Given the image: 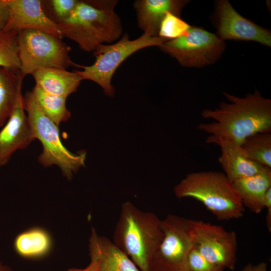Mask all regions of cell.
I'll return each instance as SVG.
<instances>
[{"mask_svg": "<svg viewBox=\"0 0 271 271\" xmlns=\"http://www.w3.org/2000/svg\"><path fill=\"white\" fill-rule=\"evenodd\" d=\"M0 271H13L12 269L0 261Z\"/></svg>", "mask_w": 271, "mask_h": 271, "instance_id": "obj_31", "label": "cell"}, {"mask_svg": "<svg viewBox=\"0 0 271 271\" xmlns=\"http://www.w3.org/2000/svg\"><path fill=\"white\" fill-rule=\"evenodd\" d=\"M174 192L178 198L199 201L220 221L240 218L245 211L232 182L222 172L189 173L175 187Z\"/></svg>", "mask_w": 271, "mask_h": 271, "instance_id": "obj_4", "label": "cell"}, {"mask_svg": "<svg viewBox=\"0 0 271 271\" xmlns=\"http://www.w3.org/2000/svg\"><path fill=\"white\" fill-rule=\"evenodd\" d=\"M188 265L190 271H224L225 269L204 258L194 246L189 254Z\"/></svg>", "mask_w": 271, "mask_h": 271, "instance_id": "obj_25", "label": "cell"}, {"mask_svg": "<svg viewBox=\"0 0 271 271\" xmlns=\"http://www.w3.org/2000/svg\"><path fill=\"white\" fill-rule=\"evenodd\" d=\"M241 271H267V264L264 262L257 264L248 263Z\"/></svg>", "mask_w": 271, "mask_h": 271, "instance_id": "obj_29", "label": "cell"}, {"mask_svg": "<svg viewBox=\"0 0 271 271\" xmlns=\"http://www.w3.org/2000/svg\"><path fill=\"white\" fill-rule=\"evenodd\" d=\"M20 71L25 77L38 69L70 67L80 68L70 58L71 48L61 39L39 30L25 29L18 32Z\"/></svg>", "mask_w": 271, "mask_h": 271, "instance_id": "obj_7", "label": "cell"}, {"mask_svg": "<svg viewBox=\"0 0 271 271\" xmlns=\"http://www.w3.org/2000/svg\"><path fill=\"white\" fill-rule=\"evenodd\" d=\"M78 0H51L48 3L57 24L67 19L76 8Z\"/></svg>", "mask_w": 271, "mask_h": 271, "instance_id": "obj_26", "label": "cell"}, {"mask_svg": "<svg viewBox=\"0 0 271 271\" xmlns=\"http://www.w3.org/2000/svg\"><path fill=\"white\" fill-rule=\"evenodd\" d=\"M24 77L20 70L0 67V127L13 112Z\"/></svg>", "mask_w": 271, "mask_h": 271, "instance_id": "obj_20", "label": "cell"}, {"mask_svg": "<svg viewBox=\"0 0 271 271\" xmlns=\"http://www.w3.org/2000/svg\"><path fill=\"white\" fill-rule=\"evenodd\" d=\"M214 23L217 36L223 41H252L271 46L270 32L243 17L227 0L216 2Z\"/></svg>", "mask_w": 271, "mask_h": 271, "instance_id": "obj_11", "label": "cell"}, {"mask_svg": "<svg viewBox=\"0 0 271 271\" xmlns=\"http://www.w3.org/2000/svg\"><path fill=\"white\" fill-rule=\"evenodd\" d=\"M169 40L160 37H151L144 34L130 40L125 33L116 43L99 45L93 52L94 62L89 66H80L82 70H74L82 80H89L98 84L106 96L113 97L115 89L111 80L120 64L134 53L145 48L162 45Z\"/></svg>", "mask_w": 271, "mask_h": 271, "instance_id": "obj_6", "label": "cell"}, {"mask_svg": "<svg viewBox=\"0 0 271 271\" xmlns=\"http://www.w3.org/2000/svg\"><path fill=\"white\" fill-rule=\"evenodd\" d=\"M163 239L151 265V271H190L189 254L194 246L188 219L168 214L161 220Z\"/></svg>", "mask_w": 271, "mask_h": 271, "instance_id": "obj_9", "label": "cell"}, {"mask_svg": "<svg viewBox=\"0 0 271 271\" xmlns=\"http://www.w3.org/2000/svg\"><path fill=\"white\" fill-rule=\"evenodd\" d=\"M206 143L216 144L220 147L221 155L218 160L224 174L232 182L253 176L264 166L249 158L240 146L220 137L210 135Z\"/></svg>", "mask_w": 271, "mask_h": 271, "instance_id": "obj_14", "label": "cell"}, {"mask_svg": "<svg viewBox=\"0 0 271 271\" xmlns=\"http://www.w3.org/2000/svg\"><path fill=\"white\" fill-rule=\"evenodd\" d=\"M195 248L206 259L223 268L235 269L237 240L234 231L201 220L188 219Z\"/></svg>", "mask_w": 271, "mask_h": 271, "instance_id": "obj_10", "label": "cell"}, {"mask_svg": "<svg viewBox=\"0 0 271 271\" xmlns=\"http://www.w3.org/2000/svg\"><path fill=\"white\" fill-rule=\"evenodd\" d=\"M10 17V10L7 0H0V32L3 31Z\"/></svg>", "mask_w": 271, "mask_h": 271, "instance_id": "obj_27", "label": "cell"}, {"mask_svg": "<svg viewBox=\"0 0 271 271\" xmlns=\"http://www.w3.org/2000/svg\"><path fill=\"white\" fill-rule=\"evenodd\" d=\"M116 0L79 1L70 16L57 23L62 36L75 42L83 51L93 52L99 45L110 44L122 33L115 12Z\"/></svg>", "mask_w": 271, "mask_h": 271, "instance_id": "obj_2", "label": "cell"}, {"mask_svg": "<svg viewBox=\"0 0 271 271\" xmlns=\"http://www.w3.org/2000/svg\"><path fill=\"white\" fill-rule=\"evenodd\" d=\"M18 32H0V67L20 70Z\"/></svg>", "mask_w": 271, "mask_h": 271, "instance_id": "obj_23", "label": "cell"}, {"mask_svg": "<svg viewBox=\"0 0 271 271\" xmlns=\"http://www.w3.org/2000/svg\"><path fill=\"white\" fill-rule=\"evenodd\" d=\"M242 148L251 159L261 165L271 168V134L257 133L247 138Z\"/></svg>", "mask_w": 271, "mask_h": 271, "instance_id": "obj_22", "label": "cell"}, {"mask_svg": "<svg viewBox=\"0 0 271 271\" xmlns=\"http://www.w3.org/2000/svg\"><path fill=\"white\" fill-rule=\"evenodd\" d=\"M244 208L255 214L264 208V197L271 187V169L263 166L256 174L232 182Z\"/></svg>", "mask_w": 271, "mask_h": 271, "instance_id": "obj_17", "label": "cell"}, {"mask_svg": "<svg viewBox=\"0 0 271 271\" xmlns=\"http://www.w3.org/2000/svg\"><path fill=\"white\" fill-rule=\"evenodd\" d=\"M190 27L180 17L168 13L161 22L158 36L169 40L175 39L185 34Z\"/></svg>", "mask_w": 271, "mask_h": 271, "instance_id": "obj_24", "label": "cell"}, {"mask_svg": "<svg viewBox=\"0 0 271 271\" xmlns=\"http://www.w3.org/2000/svg\"><path fill=\"white\" fill-rule=\"evenodd\" d=\"M66 271H99L98 262L96 259L90 258L89 264L85 268H71Z\"/></svg>", "mask_w": 271, "mask_h": 271, "instance_id": "obj_30", "label": "cell"}, {"mask_svg": "<svg viewBox=\"0 0 271 271\" xmlns=\"http://www.w3.org/2000/svg\"><path fill=\"white\" fill-rule=\"evenodd\" d=\"M52 245L49 233L40 227L32 228L21 233L14 241L16 251L27 258H38L46 255Z\"/></svg>", "mask_w": 271, "mask_h": 271, "instance_id": "obj_19", "label": "cell"}, {"mask_svg": "<svg viewBox=\"0 0 271 271\" xmlns=\"http://www.w3.org/2000/svg\"><path fill=\"white\" fill-rule=\"evenodd\" d=\"M23 101L35 138L42 145L39 163L46 167L58 166L63 175L70 180L73 173L84 166L86 152L74 154L66 148L61 141L58 126L42 111L32 91L26 93Z\"/></svg>", "mask_w": 271, "mask_h": 271, "instance_id": "obj_5", "label": "cell"}, {"mask_svg": "<svg viewBox=\"0 0 271 271\" xmlns=\"http://www.w3.org/2000/svg\"><path fill=\"white\" fill-rule=\"evenodd\" d=\"M161 222L155 213L143 211L130 201L121 205L113 242L140 271H151L152 260L163 237Z\"/></svg>", "mask_w": 271, "mask_h": 271, "instance_id": "obj_3", "label": "cell"}, {"mask_svg": "<svg viewBox=\"0 0 271 271\" xmlns=\"http://www.w3.org/2000/svg\"><path fill=\"white\" fill-rule=\"evenodd\" d=\"M89 241L90 257L98 261L99 271H140L113 241L99 235L94 228Z\"/></svg>", "mask_w": 271, "mask_h": 271, "instance_id": "obj_16", "label": "cell"}, {"mask_svg": "<svg viewBox=\"0 0 271 271\" xmlns=\"http://www.w3.org/2000/svg\"><path fill=\"white\" fill-rule=\"evenodd\" d=\"M159 47L183 66L202 67L215 62L224 52L225 44L217 35L191 26L185 34Z\"/></svg>", "mask_w": 271, "mask_h": 271, "instance_id": "obj_8", "label": "cell"}, {"mask_svg": "<svg viewBox=\"0 0 271 271\" xmlns=\"http://www.w3.org/2000/svg\"><path fill=\"white\" fill-rule=\"evenodd\" d=\"M10 17L3 31L18 32L25 29L39 30L60 39L58 24L46 14L39 0H7Z\"/></svg>", "mask_w": 271, "mask_h": 271, "instance_id": "obj_12", "label": "cell"}, {"mask_svg": "<svg viewBox=\"0 0 271 271\" xmlns=\"http://www.w3.org/2000/svg\"><path fill=\"white\" fill-rule=\"evenodd\" d=\"M223 93L230 103L222 102L213 110H203L201 116L214 121L200 123L198 129L240 146L248 137L270 132V99L263 97L257 90L243 98Z\"/></svg>", "mask_w": 271, "mask_h": 271, "instance_id": "obj_1", "label": "cell"}, {"mask_svg": "<svg viewBox=\"0 0 271 271\" xmlns=\"http://www.w3.org/2000/svg\"><path fill=\"white\" fill-rule=\"evenodd\" d=\"M185 0H137L133 6L139 28L144 34L159 37L162 21L168 13L180 17L183 8L188 3Z\"/></svg>", "mask_w": 271, "mask_h": 271, "instance_id": "obj_15", "label": "cell"}, {"mask_svg": "<svg viewBox=\"0 0 271 271\" xmlns=\"http://www.w3.org/2000/svg\"><path fill=\"white\" fill-rule=\"evenodd\" d=\"M36 86L52 94L68 97L75 92L82 79L74 71L57 68H44L32 74Z\"/></svg>", "mask_w": 271, "mask_h": 271, "instance_id": "obj_18", "label": "cell"}, {"mask_svg": "<svg viewBox=\"0 0 271 271\" xmlns=\"http://www.w3.org/2000/svg\"><path fill=\"white\" fill-rule=\"evenodd\" d=\"M25 111L21 88L13 112L0 131V167L17 150L26 148L35 140Z\"/></svg>", "mask_w": 271, "mask_h": 271, "instance_id": "obj_13", "label": "cell"}, {"mask_svg": "<svg viewBox=\"0 0 271 271\" xmlns=\"http://www.w3.org/2000/svg\"><path fill=\"white\" fill-rule=\"evenodd\" d=\"M32 92L42 111L57 126L69 119L71 113L66 107L67 97L47 93L36 85Z\"/></svg>", "mask_w": 271, "mask_h": 271, "instance_id": "obj_21", "label": "cell"}, {"mask_svg": "<svg viewBox=\"0 0 271 271\" xmlns=\"http://www.w3.org/2000/svg\"><path fill=\"white\" fill-rule=\"evenodd\" d=\"M266 208V223L269 232H271V187L267 190L264 197V208Z\"/></svg>", "mask_w": 271, "mask_h": 271, "instance_id": "obj_28", "label": "cell"}]
</instances>
